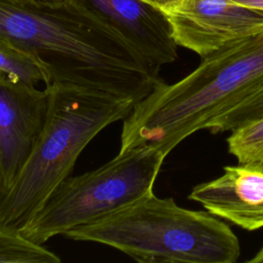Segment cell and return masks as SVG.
<instances>
[{"mask_svg":"<svg viewBox=\"0 0 263 263\" xmlns=\"http://www.w3.org/2000/svg\"><path fill=\"white\" fill-rule=\"evenodd\" d=\"M0 39L34 55L45 68L49 84L105 90L137 103L160 80L84 0H66L58 6L0 0Z\"/></svg>","mask_w":263,"mask_h":263,"instance_id":"obj_1","label":"cell"},{"mask_svg":"<svg viewBox=\"0 0 263 263\" xmlns=\"http://www.w3.org/2000/svg\"><path fill=\"white\" fill-rule=\"evenodd\" d=\"M262 85L263 32L202 58L173 84L158 80L123 119L119 152L151 146L167 155Z\"/></svg>","mask_w":263,"mask_h":263,"instance_id":"obj_2","label":"cell"},{"mask_svg":"<svg viewBox=\"0 0 263 263\" xmlns=\"http://www.w3.org/2000/svg\"><path fill=\"white\" fill-rule=\"evenodd\" d=\"M47 117L26 164L0 202V226L20 230L73 172L88 143L123 120L136 102L80 85L52 82Z\"/></svg>","mask_w":263,"mask_h":263,"instance_id":"obj_3","label":"cell"},{"mask_svg":"<svg viewBox=\"0 0 263 263\" xmlns=\"http://www.w3.org/2000/svg\"><path fill=\"white\" fill-rule=\"evenodd\" d=\"M65 236L111 247L141 263H235L240 255L226 223L154 192Z\"/></svg>","mask_w":263,"mask_h":263,"instance_id":"obj_4","label":"cell"},{"mask_svg":"<svg viewBox=\"0 0 263 263\" xmlns=\"http://www.w3.org/2000/svg\"><path fill=\"white\" fill-rule=\"evenodd\" d=\"M165 157L159 149L143 146L118 152L93 171L69 176L20 232L43 245L138 201L153 192Z\"/></svg>","mask_w":263,"mask_h":263,"instance_id":"obj_5","label":"cell"},{"mask_svg":"<svg viewBox=\"0 0 263 263\" xmlns=\"http://www.w3.org/2000/svg\"><path fill=\"white\" fill-rule=\"evenodd\" d=\"M49 90L0 70V202L10 191L44 127Z\"/></svg>","mask_w":263,"mask_h":263,"instance_id":"obj_6","label":"cell"},{"mask_svg":"<svg viewBox=\"0 0 263 263\" xmlns=\"http://www.w3.org/2000/svg\"><path fill=\"white\" fill-rule=\"evenodd\" d=\"M164 12L177 45L200 59L263 32V11L232 0H182Z\"/></svg>","mask_w":263,"mask_h":263,"instance_id":"obj_7","label":"cell"},{"mask_svg":"<svg viewBox=\"0 0 263 263\" xmlns=\"http://www.w3.org/2000/svg\"><path fill=\"white\" fill-rule=\"evenodd\" d=\"M115 28L159 76L178 58L177 43L163 10L144 0H84Z\"/></svg>","mask_w":263,"mask_h":263,"instance_id":"obj_8","label":"cell"},{"mask_svg":"<svg viewBox=\"0 0 263 263\" xmlns=\"http://www.w3.org/2000/svg\"><path fill=\"white\" fill-rule=\"evenodd\" d=\"M223 170L219 178L196 185L188 198L242 229L263 228V172L241 164Z\"/></svg>","mask_w":263,"mask_h":263,"instance_id":"obj_9","label":"cell"},{"mask_svg":"<svg viewBox=\"0 0 263 263\" xmlns=\"http://www.w3.org/2000/svg\"><path fill=\"white\" fill-rule=\"evenodd\" d=\"M61 258L20 230L0 226V263H60Z\"/></svg>","mask_w":263,"mask_h":263,"instance_id":"obj_10","label":"cell"},{"mask_svg":"<svg viewBox=\"0 0 263 263\" xmlns=\"http://www.w3.org/2000/svg\"><path fill=\"white\" fill-rule=\"evenodd\" d=\"M227 144L239 164L263 172V117L232 129Z\"/></svg>","mask_w":263,"mask_h":263,"instance_id":"obj_11","label":"cell"},{"mask_svg":"<svg viewBox=\"0 0 263 263\" xmlns=\"http://www.w3.org/2000/svg\"><path fill=\"white\" fill-rule=\"evenodd\" d=\"M0 70L32 84H49L48 74L43 65L26 50L0 39Z\"/></svg>","mask_w":263,"mask_h":263,"instance_id":"obj_12","label":"cell"},{"mask_svg":"<svg viewBox=\"0 0 263 263\" xmlns=\"http://www.w3.org/2000/svg\"><path fill=\"white\" fill-rule=\"evenodd\" d=\"M263 117V85L231 108L212 118L204 128L212 133L231 132L252 120Z\"/></svg>","mask_w":263,"mask_h":263,"instance_id":"obj_13","label":"cell"},{"mask_svg":"<svg viewBox=\"0 0 263 263\" xmlns=\"http://www.w3.org/2000/svg\"><path fill=\"white\" fill-rule=\"evenodd\" d=\"M158 8H160L161 10H166L170 9L172 7H174L175 5H177L179 2H181L182 0H144Z\"/></svg>","mask_w":263,"mask_h":263,"instance_id":"obj_14","label":"cell"},{"mask_svg":"<svg viewBox=\"0 0 263 263\" xmlns=\"http://www.w3.org/2000/svg\"><path fill=\"white\" fill-rule=\"evenodd\" d=\"M14 1L32 3L36 5H43V6H58L63 4L66 0H14Z\"/></svg>","mask_w":263,"mask_h":263,"instance_id":"obj_15","label":"cell"},{"mask_svg":"<svg viewBox=\"0 0 263 263\" xmlns=\"http://www.w3.org/2000/svg\"><path fill=\"white\" fill-rule=\"evenodd\" d=\"M232 1L242 4L245 6L263 11V0H232Z\"/></svg>","mask_w":263,"mask_h":263,"instance_id":"obj_16","label":"cell"},{"mask_svg":"<svg viewBox=\"0 0 263 263\" xmlns=\"http://www.w3.org/2000/svg\"><path fill=\"white\" fill-rule=\"evenodd\" d=\"M249 263H263V247L251 258L248 260Z\"/></svg>","mask_w":263,"mask_h":263,"instance_id":"obj_17","label":"cell"}]
</instances>
